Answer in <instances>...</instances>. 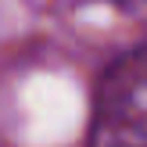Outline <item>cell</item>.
Instances as JSON below:
<instances>
[{
  "label": "cell",
  "mask_w": 147,
  "mask_h": 147,
  "mask_svg": "<svg viewBox=\"0 0 147 147\" xmlns=\"http://www.w3.org/2000/svg\"><path fill=\"white\" fill-rule=\"evenodd\" d=\"M90 147H147V50L122 57L104 76Z\"/></svg>",
  "instance_id": "1"
}]
</instances>
